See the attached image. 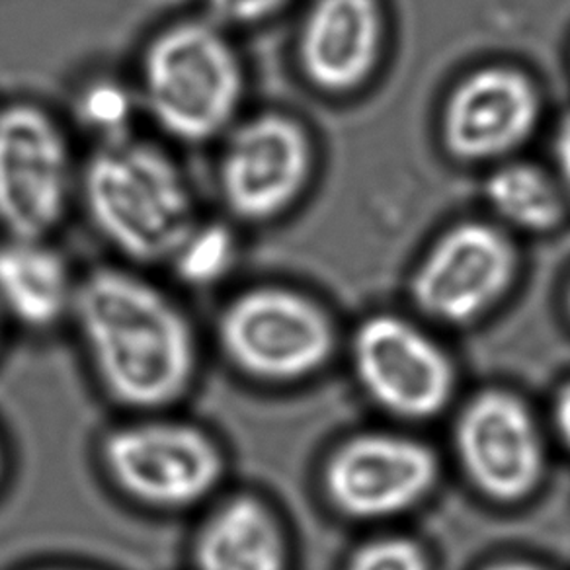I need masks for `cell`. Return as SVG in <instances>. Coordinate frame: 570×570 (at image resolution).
Instances as JSON below:
<instances>
[{
    "label": "cell",
    "instance_id": "cell-20",
    "mask_svg": "<svg viewBox=\"0 0 570 570\" xmlns=\"http://www.w3.org/2000/svg\"><path fill=\"white\" fill-rule=\"evenodd\" d=\"M292 0H206L207 18L222 28H248L276 17Z\"/></svg>",
    "mask_w": 570,
    "mask_h": 570
},
{
    "label": "cell",
    "instance_id": "cell-13",
    "mask_svg": "<svg viewBox=\"0 0 570 570\" xmlns=\"http://www.w3.org/2000/svg\"><path fill=\"white\" fill-rule=\"evenodd\" d=\"M381 40L377 0H315L297 41L303 75L325 92L356 90L380 59Z\"/></svg>",
    "mask_w": 570,
    "mask_h": 570
},
{
    "label": "cell",
    "instance_id": "cell-8",
    "mask_svg": "<svg viewBox=\"0 0 570 570\" xmlns=\"http://www.w3.org/2000/svg\"><path fill=\"white\" fill-rule=\"evenodd\" d=\"M515 268V246L504 230L463 222L445 230L414 269L412 302L434 321L469 325L502 299Z\"/></svg>",
    "mask_w": 570,
    "mask_h": 570
},
{
    "label": "cell",
    "instance_id": "cell-21",
    "mask_svg": "<svg viewBox=\"0 0 570 570\" xmlns=\"http://www.w3.org/2000/svg\"><path fill=\"white\" fill-rule=\"evenodd\" d=\"M553 159L557 167V183L570 204V111L562 116L553 137Z\"/></svg>",
    "mask_w": 570,
    "mask_h": 570
},
{
    "label": "cell",
    "instance_id": "cell-11",
    "mask_svg": "<svg viewBox=\"0 0 570 570\" xmlns=\"http://www.w3.org/2000/svg\"><path fill=\"white\" fill-rule=\"evenodd\" d=\"M325 491L342 514L380 520L404 514L436 487L438 460L428 445L395 434L348 440L326 461Z\"/></svg>",
    "mask_w": 570,
    "mask_h": 570
},
{
    "label": "cell",
    "instance_id": "cell-24",
    "mask_svg": "<svg viewBox=\"0 0 570 570\" xmlns=\"http://www.w3.org/2000/svg\"><path fill=\"white\" fill-rule=\"evenodd\" d=\"M2 471H4V452H2V445H0V481H2Z\"/></svg>",
    "mask_w": 570,
    "mask_h": 570
},
{
    "label": "cell",
    "instance_id": "cell-16",
    "mask_svg": "<svg viewBox=\"0 0 570 570\" xmlns=\"http://www.w3.org/2000/svg\"><path fill=\"white\" fill-rule=\"evenodd\" d=\"M484 198L502 222L530 233L557 229L569 204L557 178L523 160L500 165L484 183Z\"/></svg>",
    "mask_w": 570,
    "mask_h": 570
},
{
    "label": "cell",
    "instance_id": "cell-10",
    "mask_svg": "<svg viewBox=\"0 0 570 570\" xmlns=\"http://www.w3.org/2000/svg\"><path fill=\"white\" fill-rule=\"evenodd\" d=\"M461 468L484 497L518 502L538 489L546 450L530 409L504 389L473 396L455 422Z\"/></svg>",
    "mask_w": 570,
    "mask_h": 570
},
{
    "label": "cell",
    "instance_id": "cell-17",
    "mask_svg": "<svg viewBox=\"0 0 570 570\" xmlns=\"http://www.w3.org/2000/svg\"><path fill=\"white\" fill-rule=\"evenodd\" d=\"M238 256L235 230L227 223L198 222L176 248L167 266L183 284L212 287L229 276Z\"/></svg>",
    "mask_w": 570,
    "mask_h": 570
},
{
    "label": "cell",
    "instance_id": "cell-14",
    "mask_svg": "<svg viewBox=\"0 0 570 570\" xmlns=\"http://www.w3.org/2000/svg\"><path fill=\"white\" fill-rule=\"evenodd\" d=\"M79 279L48 238L4 237L0 243V315L30 331L71 318Z\"/></svg>",
    "mask_w": 570,
    "mask_h": 570
},
{
    "label": "cell",
    "instance_id": "cell-27",
    "mask_svg": "<svg viewBox=\"0 0 570 570\" xmlns=\"http://www.w3.org/2000/svg\"><path fill=\"white\" fill-rule=\"evenodd\" d=\"M567 302H569V311H570V289H569V299H567Z\"/></svg>",
    "mask_w": 570,
    "mask_h": 570
},
{
    "label": "cell",
    "instance_id": "cell-3",
    "mask_svg": "<svg viewBox=\"0 0 570 570\" xmlns=\"http://www.w3.org/2000/svg\"><path fill=\"white\" fill-rule=\"evenodd\" d=\"M246 72L227 30L214 20H180L155 33L139 65V102L176 141H214L238 121Z\"/></svg>",
    "mask_w": 570,
    "mask_h": 570
},
{
    "label": "cell",
    "instance_id": "cell-9",
    "mask_svg": "<svg viewBox=\"0 0 570 570\" xmlns=\"http://www.w3.org/2000/svg\"><path fill=\"white\" fill-rule=\"evenodd\" d=\"M352 360L365 393L401 419H432L452 399V362L404 318L375 315L364 321L352 341Z\"/></svg>",
    "mask_w": 570,
    "mask_h": 570
},
{
    "label": "cell",
    "instance_id": "cell-23",
    "mask_svg": "<svg viewBox=\"0 0 570 570\" xmlns=\"http://www.w3.org/2000/svg\"><path fill=\"white\" fill-rule=\"evenodd\" d=\"M484 570H549L546 567H541V564H535V562L528 561H502L494 562L491 567H487Z\"/></svg>",
    "mask_w": 570,
    "mask_h": 570
},
{
    "label": "cell",
    "instance_id": "cell-6",
    "mask_svg": "<svg viewBox=\"0 0 570 570\" xmlns=\"http://www.w3.org/2000/svg\"><path fill=\"white\" fill-rule=\"evenodd\" d=\"M75 188L63 127L32 102L0 108V229L48 238L63 223Z\"/></svg>",
    "mask_w": 570,
    "mask_h": 570
},
{
    "label": "cell",
    "instance_id": "cell-15",
    "mask_svg": "<svg viewBox=\"0 0 570 570\" xmlns=\"http://www.w3.org/2000/svg\"><path fill=\"white\" fill-rule=\"evenodd\" d=\"M194 570H287L276 514L253 494H235L207 514L191 546Z\"/></svg>",
    "mask_w": 570,
    "mask_h": 570
},
{
    "label": "cell",
    "instance_id": "cell-25",
    "mask_svg": "<svg viewBox=\"0 0 570 570\" xmlns=\"http://www.w3.org/2000/svg\"><path fill=\"white\" fill-rule=\"evenodd\" d=\"M38 570H80V569H67V567H46V569Z\"/></svg>",
    "mask_w": 570,
    "mask_h": 570
},
{
    "label": "cell",
    "instance_id": "cell-12",
    "mask_svg": "<svg viewBox=\"0 0 570 570\" xmlns=\"http://www.w3.org/2000/svg\"><path fill=\"white\" fill-rule=\"evenodd\" d=\"M539 114L535 82L520 69L491 65L453 87L442 114V139L461 163L504 159L530 139Z\"/></svg>",
    "mask_w": 570,
    "mask_h": 570
},
{
    "label": "cell",
    "instance_id": "cell-2",
    "mask_svg": "<svg viewBox=\"0 0 570 570\" xmlns=\"http://www.w3.org/2000/svg\"><path fill=\"white\" fill-rule=\"evenodd\" d=\"M79 188L95 229L139 264H168L199 222L180 165L159 145L134 135L98 145Z\"/></svg>",
    "mask_w": 570,
    "mask_h": 570
},
{
    "label": "cell",
    "instance_id": "cell-22",
    "mask_svg": "<svg viewBox=\"0 0 570 570\" xmlns=\"http://www.w3.org/2000/svg\"><path fill=\"white\" fill-rule=\"evenodd\" d=\"M553 422L557 434L570 448V383H567L554 399Z\"/></svg>",
    "mask_w": 570,
    "mask_h": 570
},
{
    "label": "cell",
    "instance_id": "cell-26",
    "mask_svg": "<svg viewBox=\"0 0 570 570\" xmlns=\"http://www.w3.org/2000/svg\"><path fill=\"white\" fill-rule=\"evenodd\" d=\"M0 334H2V315H0Z\"/></svg>",
    "mask_w": 570,
    "mask_h": 570
},
{
    "label": "cell",
    "instance_id": "cell-4",
    "mask_svg": "<svg viewBox=\"0 0 570 570\" xmlns=\"http://www.w3.org/2000/svg\"><path fill=\"white\" fill-rule=\"evenodd\" d=\"M145 412L104 436L102 468L118 491L141 507L184 512L222 487L225 453L206 430Z\"/></svg>",
    "mask_w": 570,
    "mask_h": 570
},
{
    "label": "cell",
    "instance_id": "cell-7",
    "mask_svg": "<svg viewBox=\"0 0 570 570\" xmlns=\"http://www.w3.org/2000/svg\"><path fill=\"white\" fill-rule=\"evenodd\" d=\"M311 168L309 135L297 119L264 111L237 121L217 163L223 206L238 222H272L302 196Z\"/></svg>",
    "mask_w": 570,
    "mask_h": 570
},
{
    "label": "cell",
    "instance_id": "cell-5",
    "mask_svg": "<svg viewBox=\"0 0 570 570\" xmlns=\"http://www.w3.org/2000/svg\"><path fill=\"white\" fill-rule=\"evenodd\" d=\"M217 342L229 364L253 380L292 383L328 362L334 331L309 297L277 285L235 295L219 313Z\"/></svg>",
    "mask_w": 570,
    "mask_h": 570
},
{
    "label": "cell",
    "instance_id": "cell-1",
    "mask_svg": "<svg viewBox=\"0 0 570 570\" xmlns=\"http://www.w3.org/2000/svg\"><path fill=\"white\" fill-rule=\"evenodd\" d=\"M71 321L96 380L129 411L163 412L198 375V338L180 305L149 279L98 268L79 279Z\"/></svg>",
    "mask_w": 570,
    "mask_h": 570
},
{
    "label": "cell",
    "instance_id": "cell-18",
    "mask_svg": "<svg viewBox=\"0 0 570 570\" xmlns=\"http://www.w3.org/2000/svg\"><path fill=\"white\" fill-rule=\"evenodd\" d=\"M75 116L98 145L131 137L135 114L141 108L137 90L111 77H96L77 90Z\"/></svg>",
    "mask_w": 570,
    "mask_h": 570
},
{
    "label": "cell",
    "instance_id": "cell-19",
    "mask_svg": "<svg viewBox=\"0 0 570 570\" xmlns=\"http://www.w3.org/2000/svg\"><path fill=\"white\" fill-rule=\"evenodd\" d=\"M346 570H430V561L412 539L380 538L357 547Z\"/></svg>",
    "mask_w": 570,
    "mask_h": 570
}]
</instances>
